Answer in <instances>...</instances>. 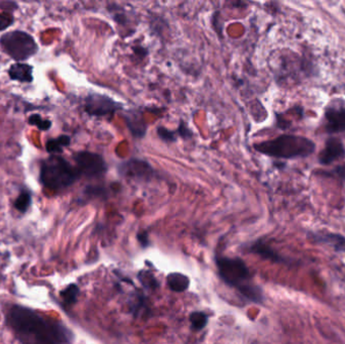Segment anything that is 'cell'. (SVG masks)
I'll return each instance as SVG.
<instances>
[{"mask_svg":"<svg viewBox=\"0 0 345 344\" xmlns=\"http://www.w3.org/2000/svg\"><path fill=\"white\" fill-rule=\"evenodd\" d=\"M191 327L195 331L202 330L208 322V316L204 312H193L190 315Z\"/></svg>","mask_w":345,"mask_h":344,"instance_id":"17","label":"cell"},{"mask_svg":"<svg viewBox=\"0 0 345 344\" xmlns=\"http://www.w3.org/2000/svg\"><path fill=\"white\" fill-rule=\"evenodd\" d=\"M76 168L80 176L87 178H97L104 175L107 171V166L103 158L91 152H79L74 156Z\"/></svg>","mask_w":345,"mask_h":344,"instance_id":"6","label":"cell"},{"mask_svg":"<svg viewBox=\"0 0 345 344\" xmlns=\"http://www.w3.org/2000/svg\"><path fill=\"white\" fill-rule=\"evenodd\" d=\"M34 67L27 63L13 64L8 73L12 80L21 83H32L34 81Z\"/></svg>","mask_w":345,"mask_h":344,"instance_id":"11","label":"cell"},{"mask_svg":"<svg viewBox=\"0 0 345 344\" xmlns=\"http://www.w3.org/2000/svg\"><path fill=\"white\" fill-rule=\"evenodd\" d=\"M167 283L170 289L174 292H184L189 288L190 280L187 276L180 272H172L167 278Z\"/></svg>","mask_w":345,"mask_h":344,"instance_id":"12","label":"cell"},{"mask_svg":"<svg viewBox=\"0 0 345 344\" xmlns=\"http://www.w3.org/2000/svg\"><path fill=\"white\" fill-rule=\"evenodd\" d=\"M139 279L142 282V284L147 287V288H151V289H156L159 287V283L157 282L156 278L149 271H145L142 270L139 273Z\"/></svg>","mask_w":345,"mask_h":344,"instance_id":"19","label":"cell"},{"mask_svg":"<svg viewBox=\"0 0 345 344\" xmlns=\"http://www.w3.org/2000/svg\"><path fill=\"white\" fill-rule=\"evenodd\" d=\"M33 197L30 190L24 188L15 201V207L21 213H26L32 205Z\"/></svg>","mask_w":345,"mask_h":344,"instance_id":"15","label":"cell"},{"mask_svg":"<svg viewBox=\"0 0 345 344\" xmlns=\"http://www.w3.org/2000/svg\"><path fill=\"white\" fill-rule=\"evenodd\" d=\"M125 177L137 181H149L153 174V168L145 161L130 160L124 163L120 169Z\"/></svg>","mask_w":345,"mask_h":344,"instance_id":"8","label":"cell"},{"mask_svg":"<svg viewBox=\"0 0 345 344\" xmlns=\"http://www.w3.org/2000/svg\"><path fill=\"white\" fill-rule=\"evenodd\" d=\"M28 123L30 125L36 126L41 130H49L52 127V121L49 119H44L40 114H32L29 119Z\"/></svg>","mask_w":345,"mask_h":344,"instance_id":"18","label":"cell"},{"mask_svg":"<svg viewBox=\"0 0 345 344\" xmlns=\"http://www.w3.org/2000/svg\"><path fill=\"white\" fill-rule=\"evenodd\" d=\"M7 322L23 344H70L74 339L65 325L27 307L13 306Z\"/></svg>","mask_w":345,"mask_h":344,"instance_id":"1","label":"cell"},{"mask_svg":"<svg viewBox=\"0 0 345 344\" xmlns=\"http://www.w3.org/2000/svg\"><path fill=\"white\" fill-rule=\"evenodd\" d=\"M119 108L120 106L111 98L99 94H91L85 100V110L93 116H105Z\"/></svg>","mask_w":345,"mask_h":344,"instance_id":"7","label":"cell"},{"mask_svg":"<svg viewBox=\"0 0 345 344\" xmlns=\"http://www.w3.org/2000/svg\"><path fill=\"white\" fill-rule=\"evenodd\" d=\"M0 48L17 63L28 61L39 52L35 38L24 31H12L0 37Z\"/></svg>","mask_w":345,"mask_h":344,"instance_id":"4","label":"cell"},{"mask_svg":"<svg viewBox=\"0 0 345 344\" xmlns=\"http://www.w3.org/2000/svg\"><path fill=\"white\" fill-rule=\"evenodd\" d=\"M334 174L341 180L345 182V165L338 166L334 169Z\"/></svg>","mask_w":345,"mask_h":344,"instance_id":"22","label":"cell"},{"mask_svg":"<svg viewBox=\"0 0 345 344\" xmlns=\"http://www.w3.org/2000/svg\"><path fill=\"white\" fill-rule=\"evenodd\" d=\"M71 143V137L68 135H60L58 139L49 140L46 144V150L48 153L60 154L63 152V149L68 147Z\"/></svg>","mask_w":345,"mask_h":344,"instance_id":"14","label":"cell"},{"mask_svg":"<svg viewBox=\"0 0 345 344\" xmlns=\"http://www.w3.org/2000/svg\"><path fill=\"white\" fill-rule=\"evenodd\" d=\"M254 149L266 156L279 159L306 158L315 151V144L307 137L297 135H281L274 140L262 142Z\"/></svg>","mask_w":345,"mask_h":344,"instance_id":"3","label":"cell"},{"mask_svg":"<svg viewBox=\"0 0 345 344\" xmlns=\"http://www.w3.org/2000/svg\"><path fill=\"white\" fill-rule=\"evenodd\" d=\"M158 134L159 136L164 140L165 142H175L176 137H175V133L165 127H159L158 129Z\"/></svg>","mask_w":345,"mask_h":344,"instance_id":"21","label":"cell"},{"mask_svg":"<svg viewBox=\"0 0 345 344\" xmlns=\"http://www.w3.org/2000/svg\"><path fill=\"white\" fill-rule=\"evenodd\" d=\"M179 132H180V134H181L182 136H184V137H189L190 134H191L190 129H189L183 122H181V124H180Z\"/></svg>","mask_w":345,"mask_h":344,"instance_id":"24","label":"cell"},{"mask_svg":"<svg viewBox=\"0 0 345 344\" xmlns=\"http://www.w3.org/2000/svg\"><path fill=\"white\" fill-rule=\"evenodd\" d=\"M326 128L329 132L345 131V106L329 107L325 113Z\"/></svg>","mask_w":345,"mask_h":344,"instance_id":"10","label":"cell"},{"mask_svg":"<svg viewBox=\"0 0 345 344\" xmlns=\"http://www.w3.org/2000/svg\"><path fill=\"white\" fill-rule=\"evenodd\" d=\"M80 290L75 284H71L68 287H66L64 290L61 291L60 296L63 299L64 303L68 306L73 305L77 302L78 296H79Z\"/></svg>","mask_w":345,"mask_h":344,"instance_id":"16","label":"cell"},{"mask_svg":"<svg viewBox=\"0 0 345 344\" xmlns=\"http://www.w3.org/2000/svg\"><path fill=\"white\" fill-rule=\"evenodd\" d=\"M137 238L143 247H147L149 244V236L147 232H141L137 234Z\"/></svg>","mask_w":345,"mask_h":344,"instance_id":"23","label":"cell"},{"mask_svg":"<svg viewBox=\"0 0 345 344\" xmlns=\"http://www.w3.org/2000/svg\"><path fill=\"white\" fill-rule=\"evenodd\" d=\"M80 177L77 168L61 156L52 155L41 164L40 180L47 189L53 191L65 190Z\"/></svg>","mask_w":345,"mask_h":344,"instance_id":"2","label":"cell"},{"mask_svg":"<svg viewBox=\"0 0 345 344\" xmlns=\"http://www.w3.org/2000/svg\"><path fill=\"white\" fill-rule=\"evenodd\" d=\"M15 23V17L12 12H4L0 14V32L6 31Z\"/></svg>","mask_w":345,"mask_h":344,"instance_id":"20","label":"cell"},{"mask_svg":"<svg viewBox=\"0 0 345 344\" xmlns=\"http://www.w3.org/2000/svg\"><path fill=\"white\" fill-rule=\"evenodd\" d=\"M216 264L220 278L230 287L238 292L245 286L251 284L250 272L245 262L238 257H217Z\"/></svg>","mask_w":345,"mask_h":344,"instance_id":"5","label":"cell"},{"mask_svg":"<svg viewBox=\"0 0 345 344\" xmlns=\"http://www.w3.org/2000/svg\"><path fill=\"white\" fill-rule=\"evenodd\" d=\"M251 251L256 254H259L260 256L266 259H270L273 261L282 260V257L274 250H272L268 245H266L265 243L261 241H257L253 243L251 246Z\"/></svg>","mask_w":345,"mask_h":344,"instance_id":"13","label":"cell"},{"mask_svg":"<svg viewBox=\"0 0 345 344\" xmlns=\"http://www.w3.org/2000/svg\"><path fill=\"white\" fill-rule=\"evenodd\" d=\"M345 157V149L341 141L337 137H329L324 149L319 154V162L322 165H329Z\"/></svg>","mask_w":345,"mask_h":344,"instance_id":"9","label":"cell"}]
</instances>
